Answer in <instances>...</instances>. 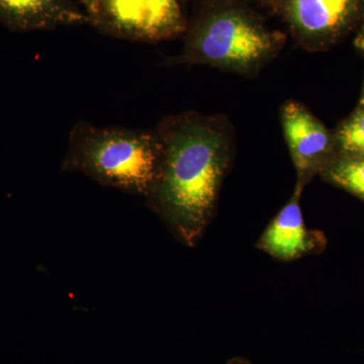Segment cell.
<instances>
[{
  "label": "cell",
  "mask_w": 364,
  "mask_h": 364,
  "mask_svg": "<svg viewBox=\"0 0 364 364\" xmlns=\"http://www.w3.org/2000/svg\"><path fill=\"white\" fill-rule=\"evenodd\" d=\"M78 4L88 25L117 39L159 42L186 30L178 0H78Z\"/></svg>",
  "instance_id": "277c9868"
},
{
  "label": "cell",
  "mask_w": 364,
  "mask_h": 364,
  "mask_svg": "<svg viewBox=\"0 0 364 364\" xmlns=\"http://www.w3.org/2000/svg\"><path fill=\"white\" fill-rule=\"evenodd\" d=\"M155 130L162 159L146 202L179 241L195 247L214 215L229 164L226 128L217 117L186 112Z\"/></svg>",
  "instance_id": "6da1fadb"
},
{
  "label": "cell",
  "mask_w": 364,
  "mask_h": 364,
  "mask_svg": "<svg viewBox=\"0 0 364 364\" xmlns=\"http://www.w3.org/2000/svg\"><path fill=\"white\" fill-rule=\"evenodd\" d=\"M282 37L247 14L224 11L210 14L189 33L181 61L235 71H251L272 57Z\"/></svg>",
  "instance_id": "3957f363"
},
{
  "label": "cell",
  "mask_w": 364,
  "mask_h": 364,
  "mask_svg": "<svg viewBox=\"0 0 364 364\" xmlns=\"http://www.w3.org/2000/svg\"><path fill=\"white\" fill-rule=\"evenodd\" d=\"M287 14L304 37L332 41L364 16V0H289Z\"/></svg>",
  "instance_id": "8992f818"
},
{
  "label": "cell",
  "mask_w": 364,
  "mask_h": 364,
  "mask_svg": "<svg viewBox=\"0 0 364 364\" xmlns=\"http://www.w3.org/2000/svg\"><path fill=\"white\" fill-rule=\"evenodd\" d=\"M0 23L14 32H33L88 25V18L74 0H0Z\"/></svg>",
  "instance_id": "ba28073f"
},
{
  "label": "cell",
  "mask_w": 364,
  "mask_h": 364,
  "mask_svg": "<svg viewBox=\"0 0 364 364\" xmlns=\"http://www.w3.org/2000/svg\"><path fill=\"white\" fill-rule=\"evenodd\" d=\"M303 188L298 183L293 198L275 215L258 241V248L277 259H299L324 247V235L311 231L304 221L299 205Z\"/></svg>",
  "instance_id": "52a82bcc"
},
{
  "label": "cell",
  "mask_w": 364,
  "mask_h": 364,
  "mask_svg": "<svg viewBox=\"0 0 364 364\" xmlns=\"http://www.w3.org/2000/svg\"><path fill=\"white\" fill-rule=\"evenodd\" d=\"M322 174L364 202V157L341 154L328 163Z\"/></svg>",
  "instance_id": "9c48e42d"
},
{
  "label": "cell",
  "mask_w": 364,
  "mask_h": 364,
  "mask_svg": "<svg viewBox=\"0 0 364 364\" xmlns=\"http://www.w3.org/2000/svg\"><path fill=\"white\" fill-rule=\"evenodd\" d=\"M361 107H364V90L363 93V97H361V102H360Z\"/></svg>",
  "instance_id": "4fadbf2b"
},
{
  "label": "cell",
  "mask_w": 364,
  "mask_h": 364,
  "mask_svg": "<svg viewBox=\"0 0 364 364\" xmlns=\"http://www.w3.org/2000/svg\"><path fill=\"white\" fill-rule=\"evenodd\" d=\"M161 159L162 143L156 130L78 122L69 133L61 169L146 198L156 181Z\"/></svg>",
  "instance_id": "7a4b0ae2"
},
{
  "label": "cell",
  "mask_w": 364,
  "mask_h": 364,
  "mask_svg": "<svg viewBox=\"0 0 364 364\" xmlns=\"http://www.w3.org/2000/svg\"><path fill=\"white\" fill-rule=\"evenodd\" d=\"M355 46L359 50H363L364 51V20L360 31H359L358 37L355 39Z\"/></svg>",
  "instance_id": "8fae6325"
},
{
  "label": "cell",
  "mask_w": 364,
  "mask_h": 364,
  "mask_svg": "<svg viewBox=\"0 0 364 364\" xmlns=\"http://www.w3.org/2000/svg\"><path fill=\"white\" fill-rule=\"evenodd\" d=\"M230 364H249V363H246V361L238 360V359H236V360L232 361V363Z\"/></svg>",
  "instance_id": "7c38bea8"
},
{
  "label": "cell",
  "mask_w": 364,
  "mask_h": 364,
  "mask_svg": "<svg viewBox=\"0 0 364 364\" xmlns=\"http://www.w3.org/2000/svg\"><path fill=\"white\" fill-rule=\"evenodd\" d=\"M342 154L364 157V107H359L342 124L336 136Z\"/></svg>",
  "instance_id": "30bf717a"
},
{
  "label": "cell",
  "mask_w": 364,
  "mask_h": 364,
  "mask_svg": "<svg viewBox=\"0 0 364 364\" xmlns=\"http://www.w3.org/2000/svg\"><path fill=\"white\" fill-rule=\"evenodd\" d=\"M282 126L287 146L299 173V183L309 179L334 159L336 139L324 124L298 102H287L282 109Z\"/></svg>",
  "instance_id": "5b68a950"
}]
</instances>
